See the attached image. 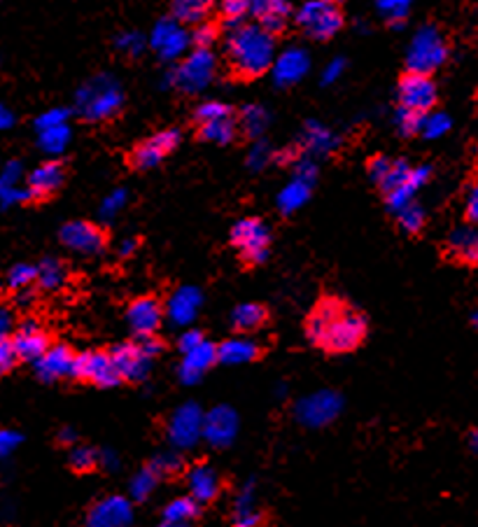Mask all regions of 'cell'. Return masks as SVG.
I'll use <instances>...</instances> for the list:
<instances>
[{"label":"cell","mask_w":478,"mask_h":527,"mask_svg":"<svg viewBox=\"0 0 478 527\" xmlns=\"http://www.w3.org/2000/svg\"><path fill=\"white\" fill-rule=\"evenodd\" d=\"M369 333V320L336 297H322L306 320V336L329 355L358 350Z\"/></svg>","instance_id":"1"},{"label":"cell","mask_w":478,"mask_h":527,"mask_svg":"<svg viewBox=\"0 0 478 527\" xmlns=\"http://www.w3.org/2000/svg\"><path fill=\"white\" fill-rule=\"evenodd\" d=\"M225 54L234 78L257 79L276 61V36L257 24H238L227 37Z\"/></svg>","instance_id":"2"},{"label":"cell","mask_w":478,"mask_h":527,"mask_svg":"<svg viewBox=\"0 0 478 527\" xmlns=\"http://www.w3.org/2000/svg\"><path fill=\"white\" fill-rule=\"evenodd\" d=\"M297 26L313 40H332L343 29V12L334 0H309L297 12Z\"/></svg>","instance_id":"3"},{"label":"cell","mask_w":478,"mask_h":527,"mask_svg":"<svg viewBox=\"0 0 478 527\" xmlns=\"http://www.w3.org/2000/svg\"><path fill=\"white\" fill-rule=\"evenodd\" d=\"M449 59V45L434 26H427L413 37L408 54H406V66L408 73L430 75L432 70L441 68Z\"/></svg>","instance_id":"4"},{"label":"cell","mask_w":478,"mask_h":527,"mask_svg":"<svg viewBox=\"0 0 478 527\" xmlns=\"http://www.w3.org/2000/svg\"><path fill=\"white\" fill-rule=\"evenodd\" d=\"M231 245L238 250V255L248 267H257L268 257L271 229L260 218L238 219L231 229Z\"/></svg>","instance_id":"5"},{"label":"cell","mask_w":478,"mask_h":527,"mask_svg":"<svg viewBox=\"0 0 478 527\" xmlns=\"http://www.w3.org/2000/svg\"><path fill=\"white\" fill-rule=\"evenodd\" d=\"M70 378L78 383H87V385H96V388H115L121 383L112 358L105 350H89L75 355Z\"/></svg>","instance_id":"6"},{"label":"cell","mask_w":478,"mask_h":527,"mask_svg":"<svg viewBox=\"0 0 478 527\" xmlns=\"http://www.w3.org/2000/svg\"><path fill=\"white\" fill-rule=\"evenodd\" d=\"M400 103L401 110H411L418 115H430L439 101L434 79L423 73H406L400 79Z\"/></svg>","instance_id":"7"},{"label":"cell","mask_w":478,"mask_h":527,"mask_svg":"<svg viewBox=\"0 0 478 527\" xmlns=\"http://www.w3.org/2000/svg\"><path fill=\"white\" fill-rule=\"evenodd\" d=\"M61 243L79 255H101L108 248V231L103 226L85 222V219H75L68 222L61 229Z\"/></svg>","instance_id":"8"},{"label":"cell","mask_w":478,"mask_h":527,"mask_svg":"<svg viewBox=\"0 0 478 527\" xmlns=\"http://www.w3.org/2000/svg\"><path fill=\"white\" fill-rule=\"evenodd\" d=\"M177 143H180V131H173V128H169V131H159L157 136L147 138L145 143H140V145L131 152L128 164L136 170L154 169V166H159L169 157L170 152L176 150Z\"/></svg>","instance_id":"9"},{"label":"cell","mask_w":478,"mask_h":527,"mask_svg":"<svg viewBox=\"0 0 478 527\" xmlns=\"http://www.w3.org/2000/svg\"><path fill=\"white\" fill-rule=\"evenodd\" d=\"M131 521H134L131 502L120 495H110L91 506L85 527H128Z\"/></svg>","instance_id":"10"},{"label":"cell","mask_w":478,"mask_h":527,"mask_svg":"<svg viewBox=\"0 0 478 527\" xmlns=\"http://www.w3.org/2000/svg\"><path fill=\"white\" fill-rule=\"evenodd\" d=\"M164 303L159 301L157 297H138L131 301L127 310L128 327L136 336H152L157 333L161 322H164Z\"/></svg>","instance_id":"11"},{"label":"cell","mask_w":478,"mask_h":527,"mask_svg":"<svg viewBox=\"0 0 478 527\" xmlns=\"http://www.w3.org/2000/svg\"><path fill=\"white\" fill-rule=\"evenodd\" d=\"M212 75H215V56L208 49H196L177 70L176 85L185 91H199L210 82Z\"/></svg>","instance_id":"12"},{"label":"cell","mask_w":478,"mask_h":527,"mask_svg":"<svg viewBox=\"0 0 478 527\" xmlns=\"http://www.w3.org/2000/svg\"><path fill=\"white\" fill-rule=\"evenodd\" d=\"M110 358L115 364L117 374L121 376V383H140L150 371V362L145 352L140 350L138 343H120L110 350Z\"/></svg>","instance_id":"13"},{"label":"cell","mask_w":478,"mask_h":527,"mask_svg":"<svg viewBox=\"0 0 478 527\" xmlns=\"http://www.w3.org/2000/svg\"><path fill=\"white\" fill-rule=\"evenodd\" d=\"M12 346L17 350L19 362H36L52 348V336L45 332L36 320H26L21 327L17 329L12 339Z\"/></svg>","instance_id":"14"},{"label":"cell","mask_w":478,"mask_h":527,"mask_svg":"<svg viewBox=\"0 0 478 527\" xmlns=\"http://www.w3.org/2000/svg\"><path fill=\"white\" fill-rule=\"evenodd\" d=\"M250 12L260 29H264L271 36H278L287 26L292 5L290 0H250Z\"/></svg>","instance_id":"15"},{"label":"cell","mask_w":478,"mask_h":527,"mask_svg":"<svg viewBox=\"0 0 478 527\" xmlns=\"http://www.w3.org/2000/svg\"><path fill=\"white\" fill-rule=\"evenodd\" d=\"M66 169L61 161H45L29 176V196L36 201H47L63 187Z\"/></svg>","instance_id":"16"},{"label":"cell","mask_w":478,"mask_h":527,"mask_svg":"<svg viewBox=\"0 0 478 527\" xmlns=\"http://www.w3.org/2000/svg\"><path fill=\"white\" fill-rule=\"evenodd\" d=\"M187 485L189 498L199 504L215 502L219 490H222V481H219L218 472L210 465H206V462H199V465L187 469Z\"/></svg>","instance_id":"17"},{"label":"cell","mask_w":478,"mask_h":527,"mask_svg":"<svg viewBox=\"0 0 478 527\" xmlns=\"http://www.w3.org/2000/svg\"><path fill=\"white\" fill-rule=\"evenodd\" d=\"M73 362H75V352L70 350V348L63 346V343H59V346L52 343V348L45 352L43 358L36 359V371H37V376L47 383L61 381V378H70Z\"/></svg>","instance_id":"18"},{"label":"cell","mask_w":478,"mask_h":527,"mask_svg":"<svg viewBox=\"0 0 478 527\" xmlns=\"http://www.w3.org/2000/svg\"><path fill=\"white\" fill-rule=\"evenodd\" d=\"M310 61L303 49H287L284 54L273 61V78L280 86H290L306 75Z\"/></svg>","instance_id":"19"},{"label":"cell","mask_w":478,"mask_h":527,"mask_svg":"<svg viewBox=\"0 0 478 527\" xmlns=\"http://www.w3.org/2000/svg\"><path fill=\"white\" fill-rule=\"evenodd\" d=\"M121 94L117 86H101V89H89L85 94V115L89 119H108L120 110Z\"/></svg>","instance_id":"20"},{"label":"cell","mask_w":478,"mask_h":527,"mask_svg":"<svg viewBox=\"0 0 478 527\" xmlns=\"http://www.w3.org/2000/svg\"><path fill=\"white\" fill-rule=\"evenodd\" d=\"M446 255L450 259L466 264V267H476L478 261V236L476 229L472 226H460L446 241Z\"/></svg>","instance_id":"21"},{"label":"cell","mask_w":478,"mask_h":527,"mask_svg":"<svg viewBox=\"0 0 478 527\" xmlns=\"http://www.w3.org/2000/svg\"><path fill=\"white\" fill-rule=\"evenodd\" d=\"M264 355L261 346L252 339H229L218 346V359L225 364H248L257 362Z\"/></svg>","instance_id":"22"},{"label":"cell","mask_w":478,"mask_h":527,"mask_svg":"<svg viewBox=\"0 0 478 527\" xmlns=\"http://www.w3.org/2000/svg\"><path fill=\"white\" fill-rule=\"evenodd\" d=\"M152 43H154V47L161 52L164 59H176L182 49L187 47L189 37L180 26L164 21V24H159L157 30H154V40H152Z\"/></svg>","instance_id":"23"},{"label":"cell","mask_w":478,"mask_h":527,"mask_svg":"<svg viewBox=\"0 0 478 527\" xmlns=\"http://www.w3.org/2000/svg\"><path fill=\"white\" fill-rule=\"evenodd\" d=\"M218 359V348L210 346L208 341H203L194 350L185 352V364H182V378L185 381H196L201 374H206L212 364Z\"/></svg>","instance_id":"24"},{"label":"cell","mask_w":478,"mask_h":527,"mask_svg":"<svg viewBox=\"0 0 478 527\" xmlns=\"http://www.w3.org/2000/svg\"><path fill=\"white\" fill-rule=\"evenodd\" d=\"M268 322V310L261 303H241L231 313V325L238 333H250L261 329Z\"/></svg>","instance_id":"25"},{"label":"cell","mask_w":478,"mask_h":527,"mask_svg":"<svg viewBox=\"0 0 478 527\" xmlns=\"http://www.w3.org/2000/svg\"><path fill=\"white\" fill-rule=\"evenodd\" d=\"M430 176H432L430 166L411 169V176L406 177L404 185L394 189V192H390V194H385V196H388L390 208H394V210H401L404 206H408V203H411V199H413V194H416V189L423 187L424 182L430 180Z\"/></svg>","instance_id":"26"},{"label":"cell","mask_w":478,"mask_h":527,"mask_svg":"<svg viewBox=\"0 0 478 527\" xmlns=\"http://www.w3.org/2000/svg\"><path fill=\"white\" fill-rule=\"evenodd\" d=\"M236 121L234 115L222 117V119H208L199 124V138L215 143V145H229L236 140Z\"/></svg>","instance_id":"27"},{"label":"cell","mask_w":478,"mask_h":527,"mask_svg":"<svg viewBox=\"0 0 478 527\" xmlns=\"http://www.w3.org/2000/svg\"><path fill=\"white\" fill-rule=\"evenodd\" d=\"M201 504L192 498H180L170 502L164 511V525L161 527H187L189 523L199 518Z\"/></svg>","instance_id":"28"},{"label":"cell","mask_w":478,"mask_h":527,"mask_svg":"<svg viewBox=\"0 0 478 527\" xmlns=\"http://www.w3.org/2000/svg\"><path fill=\"white\" fill-rule=\"evenodd\" d=\"M199 303H201L199 292L185 287V290H180L176 297L170 299L169 316L176 322H182V325H185V322L194 320L196 310H199Z\"/></svg>","instance_id":"29"},{"label":"cell","mask_w":478,"mask_h":527,"mask_svg":"<svg viewBox=\"0 0 478 527\" xmlns=\"http://www.w3.org/2000/svg\"><path fill=\"white\" fill-rule=\"evenodd\" d=\"M215 0H173V14L180 24H201Z\"/></svg>","instance_id":"30"},{"label":"cell","mask_w":478,"mask_h":527,"mask_svg":"<svg viewBox=\"0 0 478 527\" xmlns=\"http://www.w3.org/2000/svg\"><path fill=\"white\" fill-rule=\"evenodd\" d=\"M63 280H66V267L59 259H45L37 267L36 283L43 290H59L63 285Z\"/></svg>","instance_id":"31"},{"label":"cell","mask_w":478,"mask_h":527,"mask_svg":"<svg viewBox=\"0 0 478 527\" xmlns=\"http://www.w3.org/2000/svg\"><path fill=\"white\" fill-rule=\"evenodd\" d=\"M400 226L406 231V234H411V236H416V234H420L424 226V212L423 208L416 206V203H408V206H404L400 210Z\"/></svg>","instance_id":"32"},{"label":"cell","mask_w":478,"mask_h":527,"mask_svg":"<svg viewBox=\"0 0 478 527\" xmlns=\"http://www.w3.org/2000/svg\"><path fill=\"white\" fill-rule=\"evenodd\" d=\"M98 467V455L96 450L89 446H78L70 453V469L78 473H89Z\"/></svg>","instance_id":"33"},{"label":"cell","mask_w":478,"mask_h":527,"mask_svg":"<svg viewBox=\"0 0 478 527\" xmlns=\"http://www.w3.org/2000/svg\"><path fill=\"white\" fill-rule=\"evenodd\" d=\"M70 140V131L68 127H54V128H43L40 131V147L47 152H61L66 147V143Z\"/></svg>","instance_id":"34"},{"label":"cell","mask_w":478,"mask_h":527,"mask_svg":"<svg viewBox=\"0 0 478 527\" xmlns=\"http://www.w3.org/2000/svg\"><path fill=\"white\" fill-rule=\"evenodd\" d=\"M37 278V267H29V264H17L12 271L7 273V285L12 287V290L21 292L29 290Z\"/></svg>","instance_id":"35"},{"label":"cell","mask_w":478,"mask_h":527,"mask_svg":"<svg viewBox=\"0 0 478 527\" xmlns=\"http://www.w3.org/2000/svg\"><path fill=\"white\" fill-rule=\"evenodd\" d=\"M408 176H411V166L406 164L404 159H401V161H392V166H390V173L385 176V180H383L378 187H381L385 194H390V192H394L397 187H401Z\"/></svg>","instance_id":"36"},{"label":"cell","mask_w":478,"mask_h":527,"mask_svg":"<svg viewBox=\"0 0 478 527\" xmlns=\"http://www.w3.org/2000/svg\"><path fill=\"white\" fill-rule=\"evenodd\" d=\"M250 12V0H222V19L234 29Z\"/></svg>","instance_id":"37"},{"label":"cell","mask_w":478,"mask_h":527,"mask_svg":"<svg viewBox=\"0 0 478 527\" xmlns=\"http://www.w3.org/2000/svg\"><path fill=\"white\" fill-rule=\"evenodd\" d=\"M218 37H219L218 26L208 24V21H201V24H196L192 40H194L196 49H210L212 43H215Z\"/></svg>","instance_id":"38"},{"label":"cell","mask_w":478,"mask_h":527,"mask_svg":"<svg viewBox=\"0 0 478 527\" xmlns=\"http://www.w3.org/2000/svg\"><path fill=\"white\" fill-rule=\"evenodd\" d=\"M306 196H309V189L303 187L301 182H297V185H292V187H287L283 192V196H280V208H283V210H294L299 203L306 201Z\"/></svg>","instance_id":"39"},{"label":"cell","mask_w":478,"mask_h":527,"mask_svg":"<svg viewBox=\"0 0 478 527\" xmlns=\"http://www.w3.org/2000/svg\"><path fill=\"white\" fill-rule=\"evenodd\" d=\"M449 127H450V119L446 115H441V112H436V115H432V117L424 115V119H423V134L427 136V138L443 136L446 131H449Z\"/></svg>","instance_id":"40"},{"label":"cell","mask_w":478,"mask_h":527,"mask_svg":"<svg viewBox=\"0 0 478 527\" xmlns=\"http://www.w3.org/2000/svg\"><path fill=\"white\" fill-rule=\"evenodd\" d=\"M423 119L424 115H418V112H411V110H401L397 121H400V131L404 136H416L418 131H423Z\"/></svg>","instance_id":"41"},{"label":"cell","mask_w":478,"mask_h":527,"mask_svg":"<svg viewBox=\"0 0 478 527\" xmlns=\"http://www.w3.org/2000/svg\"><path fill=\"white\" fill-rule=\"evenodd\" d=\"M19 358L12 346V339H0V376H5L17 366Z\"/></svg>","instance_id":"42"},{"label":"cell","mask_w":478,"mask_h":527,"mask_svg":"<svg viewBox=\"0 0 478 527\" xmlns=\"http://www.w3.org/2000/svg\"><path fill=\"white\" fill-rule=\"evenodd\" d=\"M147 472L157 479L159 476H173V473L177 476V472H182V462L177 457H159V460L152 462Z\"/></svg>","instance_id":"43"},{"label":"cell","mask_w":478,"mask_h":527,"mask_svg":"<svg viewBox=\"0 0 478 527\" xmlns=\"http://www.w3.org/2000/svg\"><path fill=\"white\" fill-rule=\"evenodd\" d=\"M234 112H231L229 105L225 103H203L199 108V112H196V119L201 121H208V119H222V117H231Z\"/></svg>","instance_id":"44"},{"label":"cell","mask_w":478,"mask_h":527,"mask_svg":"<svg viewBox=\"0 0 478 527\" xmlns=\"http://www.w3.org/2000/svg\"><path fill=\"white\" fill-rule=\"evenodd\" d=\"M390 166H392V161H390L388 157H371L369 164H367V170H369V177L375 182V185H381L383 180H385V176L390 173Z\"/></svg>","instance_id":"45"},{"label":"cell","mask_w":478,"mask_h":527,"mask_svg":"<svg viewBox=\"0 0 478 527\" xmlns=\"http://www.w3.org/2000/svg\"><path fill=\"white\" fill-rule=\"evenodd\" d=\"M136 343H138L140 350L145 352L150 359H154L157 355H161V352L166 350V343L159 339L157 333H152V336H138V341H136Z\"/></svg>","instance_id":"46"},{"label":"cell","mask_w":478,"mask_h":527,"mask_svg":"<svg viewBox=\"0 0 478 527\" xmlns=\"http://www.w3.org/2000/svg\"><path fill=\"white\" fill-rule=\"evenodd\" d=\"M465 218H466V222H469V225H476V219H478V187H476V182H474V185H469V189H466Z\"/></svg>","instance_id":"47"},{"label":"cell","mask_w":478,"mask_h":527,"mask_svg":"<svg viewBox=\"0 0 478 527\" xmlns=\"http://www.w3.org/2000/svg\"><path fill=\"white\" fill-rule=\"evenodd\" d=\"M68 119V112L63 110H52L47 115L37 117V128L43 131V128H54V127H63Z\"/></svg>","instance_id":"48"},{"label":"cell","mask_w":478,"mask_h":527,"mask_svg":"<svg viewBox=\"0 0 478 527\" xmlns=\"http://www.w3.org/2000/svg\"><path fill=\"white\" fill-rule=\"evenodd\" d=\"M203 333L196 332V329H192V332H185L180 336V350L182 352H189V350H194L196 346H201L203 343Z\"/></svg>","instance_id":"49"},{"label":"cell","mask_w":478,"mask_h":527,"mask_svg":"<svg viewBox=\"0 0 478 527\" xmlns=\"http://www.w3.org/2000/svg\"><path fill=\"white\" fill-rule=\"evenodd\" d=\"M17 443H19L17 434H12V432L0 430V457H5V455L12 453V450L17 449Z\"/></svg>","instance_id":"50"},{"label":"cell","mask_w":478,"mask_h":527,"mask_svg":"<svg viewBox=\"0 0 478 527\" xmlns=\"http://www.w3.org/2000/svg\"><path fill=\"white\" fill-rule=\"evenodd\" d=\"M10 329H12V316H10V310L0 306V339H7Z\"/></svg>","instance_id":"51"},{"label":"cell","mask_w":478,"mask_h":527,"mask_svg":"<svg viewBox=\"0 0 478 527\" xmlns=\"http://www.w3.org/2000/svg\"><path fill=\"white\" fill-rule=\"evenodd\" d=\"M341 68H343V61H334L332 66H329V73H325V78H322V82H334V79L339 78V73H341Z\"/></svg>","instance_id":"52"},{"label":"cell","mask_w":478,"mask_h":527,"mask_svg":"<svg viewBox=\"0 0 478 527\" xmlns=\"http://www.w3.org/2000/svg\"><path fill=\"white\" fill-rule=\"evenodd\" d=\"M12 124H14V115L5 108V105H0V131H3V128H10Z\"/></svg>","instance_id":"53"},{"label":"cell","mask_w":478,"mask_h":527,"mask_svg":"<svg viewBox=\"0 0 478 527\" xmlns=\"http://www.w3.org/2000/svg\"><path fill=\"white\" fill-rule=\"evenodd\" d=\"M138 243H140V241H136V238H131V241L124 243V245H121V255H124V257L131 255V252H134V250L138 248Z\"/></svg>","instance_id":"54"},{"label":"cell","mask_w":478,"mask_h":527,"mask_svg":"<svg viewBox=\"0 0 478 527\" xmlns=\"http://www.w3.org/2000/svg\"><path fill=\"white\" fill-rule=\"evenodd\" d=\"M75 437H73V432L66 430V432H61L59 434V443H73Z\"/></svg>","instance_id":"55"},{"label":"cell","mask_w":478,"mask_h":527,"mask_svg":"<svg viewBox=\"0 0 478 527\" xmlns=\"http://www.w3.org/2000/svg\"><path fill=\"white\" fill-rule=\"evenodd\" d=\"M334 3H336V5H339V3H343V0H334Z\"/></svg>","instance_id":"56"},{"label":"cell","mask_w":478,"mask_h":527,"mask_svg":"<svg viewBox=\"0 0 478 527\" xmlns=\"http://www.w3.org/2000/svg\"><path fill=\"white\" fill-rule=\"evenodd\" d=\"M234 527H241V525H234Z\"/></svg>","instance_id":"57"}]
</instances>
